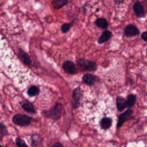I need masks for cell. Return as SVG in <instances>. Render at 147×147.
I'll list each match as a JSON object with an SVG mask.
<instances>
[{"instance_id": "1", "label": "cell", "mask_w": 147, "mask_h": 147, "mask_svg": "<svg viewBox=\"0 0 147 147\" xmlns=\"http://www.w3.org/2000/svg\"><path fill=\"white\" fill-rule=\"evenodd\" d=\"M78 64L81 71H94L97 69L96 63L89 60L80 59L78 61Z\"/></svg>"}, {"instance_id": "2", "label": "cell", "mask_w": 147, "mask_h": 147, "mask_svg": "<svg viewBox=\"0 0 147 147\" xmlns=\"http://www.w3.org/2000/svg\"><path fill=\"white\" fill-rule=\"evenodd\" d=\"M31 118L26 114H17L13 117V122L19 126H24L30 125L31 121Z\"/></svg>"}, {"instance_id": "3", "label": "cell", "mask_w": 147, "mask_h": 147, "mask_svg": "<svg viewBox=\"0 0 147 147\" xmlns=\"http://www.w3.org/2000/svg\"><path fill=\"white\" fill-rule=\"evenodd\" d=\"M82 93L79 87L76 88L72 93V105L74 108H77L80 104Z\"/></svg>"}, {"instance_id": "4", "label": "cell", "mask_w": 147, "mask_h": 147, "mask_svg": "<svg viewBox=\"0 0 147 147\" xmlns=\"http://www.w3.org/2000/svg\"><path fill=\"white\" fill-rule=\"evenodd\" d=\"M62 106L60 104H57L51 110L48 111L47 114V115L49 116L50 117L58 119L60 117L62 114Z\"/></svg>"}, {"instance_id": "5", "label": "cell", "mask_w": 147, "mask_h": 147, "mask_svg": "<svg viewBox=\"0 0 147 147\" xmlns=\"http://www.w3.org/2000/svg\"><path fill=\"white\" fill-rule=\"evenodd\" d=\"M133 9L135 15L137 17H140V18L145 17V12L143 6L140 2H137L133 5Z\"/></svg>"}, {"instance_id": "6", "label": "cell", "mask_w": 147, "mask_h": 147, "mask_svg": "<svg viewBox=\"0 0 147 147\" xmlns=\"http://www.w3.org/2000/svg\"><path fill=\"white\" fill-rule=\"evenodd\" d=\"M124 32L127 37L131 38L138 35L139 34V30L134 25L129 24L125 28Z\"/></svg>"}, {"instance_id": "7", "label": "cell", "mask_w": 147, "mask_h": 147, "mask_svg": "<svg viewBox=\"0 0 147 147\" xmlns=\"http://www.w3.org/2000/svg\"><path fill=\"white\" fill-rule=\"evenodd\" d=\"M132 118V111L130 109L126 110L125 112L120 115L118 118V122L117 124V127L119 128L124 122Z\"/></svg>"}, {"instance_id": "8", "label": "cell", "mask_w": 147, "mask_h": 147, "mask_svg": "<svg viewBox=\"0 0 147 147\" xmlns=\"http://www.w3.org/2000/svg\"><path fill=\"white\" fill-rule=\"evenodd\" d=\"M64 70L70 74H75L77 73V68L74 63L71 61H66L63 64Z\"/></svg>"}, {"instance_id": "9", "label": "cell", "mask_w": 147, "mask_h": 147, "mask_svg": "<svg viewBox=\"0 0 147 147\" xmlns=\"http://www.w3.org/2000/svg\"><path fill=\"white\" fill-rule=\"evenodd\" d=\"M82 79L83 81L87 85L92 86L97 82V78L92 74H87L83 77Z\"/></svg>"}, {"instance_id": "10", "label": "cell", "mask_w": 147, "mask_h": 147, "mask_svg": "<svg viewBox=\"0 0 147 147\" xmlns=\"http://www.w3.org/2000/svg\"><path fill=\"white\" fill-rule=\"evenodd\" d=\"M112 119L109 117H103L100 121V126L101 129L106 130L109 129L112 125Z\"/></svg>"}, {"instance_id": "11", "label": "cell", "mask_w": 147, "mask_h": 147, "mask_svg": "<svg viewBox=\"0 0 147 147\" xmlns=\"http://www.w3.org/2000/svg\"><path fill=\"white\" fill-rule=\"evenodd\" d=\"M116 104L117 109L119 111H122L124 109H125L127 106V102L122 97H118L116 99Z\"/></svg>"}, {"instance_id": "12", "label": "cell", "mask_w": 147, "mask_h": 147, "mask_svg": "<svg viewBox=\"0 0 147 147\" xmlns=\"http://www.w3.org/2000/svg\"><path fill=\"white\" fill-rule=\"evenodd\" d=\"M111 36H112V34L110 31H109L108 30L105 31L102 33L101 36L99 38V39L98 40L99 44H103L105 42H107L108 40H109L110 39Z\"/></svg>"}, {"instance_id": "13", "label": "cell", "mask_w": 147, "mask_h": 147, "mask_svg": "<svg viewBox=\"0 0 147 147\" xmlns=\"http://www.w3.org/2000/svg\"><path fill=\"white\" fill-rule=\"evenodd\" d=\"M95 25L102 29H106L108 27V23L107 20L103 18L97 19L95 21Z\"/></svg>"}, {"instance_id": "14", "label": "cell", "mask_w": 147, "mask_h": 147, "mask_svg": "<svg viewBox=\"0 0 147 147\" xmlns=\"http://www.w3.org/2000/svg\"><path fill=\"white\" fill-rule=\"evenodd\" d=\"M67 4V0H53L52 4L56 9H59Z\"/></svg>"}, {"instance_id": "15", "label": "cell", "mask_w": 147, "mask_h": 147, "mask_svg": "<svg viewBox=\"0 0 147 147\" xmlns=\"http://www.w3.org/2000/svg\"><path fill=\"white\" fill-rule=\"evenodd\" d=\"M40 92V89L38 87L33 86L28 90V95L30 97H35Z\"/></svg>"}, {"instance_id": "16", "label": "cell", "mask_w": 147, "mask_h": 147, "mask_svg": "<svg viewBox=\"0 0 147 147\" xmlns=\"http://www.w3.org/2000/svg\"><path fill=\"white\" fill-rule=\"evenodd\" d=\"M22 107L27 111L30 113H34L35 111V107L30 102H25L22 105Z\"/></svg>"}, {"instance_id": "17", "label": "cell", "mask_w": 147, "mask_h": 147, "mask_svg": "<svg viewBox=\"0 0 147 147\" xmlns=\"http://www.w3.org/2000/svg\"><path fill=\"white\" fill-rule=\"evenodd\" d=\"M20 55L21 56V58L24 61V62L26 64H31V60L30 57L29 56V55L28 54H27L26 53L24 52L23 51H21Z\"/></svg>"}, {"instance_id": "18", "label": "cell", "mask_w": 147, "mask_h": 147, "mask_svg": "<svg viewBox=\"0 0 147 147\" xmlns=\"http://www.w3.org/2000/svg\"><path fill=\"white\" fill-rule=\"evenodd\" d=\"M127 105L129 107L133 106L136 102V97L134 95H130L127 98Z\"/></svg>"}, {"instance_id": "19", "label": "cell", "mask_w": 147, "mask_h": 147, "mask_svg": "<svg viewBox=\"0 0 147 147\" xmlns=\"http://www.w3.org/2000/svg\"><path fill=\"white\" fill-rule=\"evenodd\" d=\"M73 21L71 22V23H66V24H64L62 27H61V30L63 32V33H67V32L69 31V30H70L71 26H72L73 24Z\"/></svg>"}, {"instance_id": "20", "label": "cell", "mask_w": 147, "mask_h": 147, "mask_svg": "<svg viewBox=\"0 0 147 147\" xmlns=\"http://www.w3.org/2000/svg\"><path fill=\"white\" fill-rule=\"evenodd\" d=\"M16 144L18 146H27V144L25 142L24 140H23L20 138H17L16 140Z\"/></svg>"}, {"instance_id": "21", "label": "cell", "mask_w": 147, "mask_h": 147, "mask_svg": "<svg viewBox=\"0 0 147 147\" xmlns=\"http://www.w3.org/2000/svg\"><path fill=\"white\" fill-rule=\"evenodd\" d=\"M0 129H1V137H2V135H5L7 133V130L5 128V126H4L3 125V124H1V128H0Z\"/></svg>"}, {"instance_id": "22", "label": "cell", "mask_w": 147, "mask_h": 147, "mask_svg": "<svg viewBox=\"0 0 147 147\" xmlns=\"http://www.w3.org/2000/svg\"><path fill=\"white\" fill-rule=\"evenodd\" d=\"M141 38L147 42V32H145L142 33V34L141 35Z\"/></svg>"}, {"instance_id": "23", "label": "cell", "mask_w": 147, "mask_h": 147, "mask_svg": "<svg viewBox=\"0 0 147 147\" xmlns=\"http://www.w3.org/2000/svg\"><path fill=\"white\" fill-rule=\"evenodd\" d=\"M53 146H62V145L59 142H56V143Z\"/></svg>"}, {"instance_id": "24", "label": "cell", "mask_w": 147, "mask_h": 147, "mask_svg": "<svg viewBox=\"0 0 147 147\" xmlns=\"http://www.w3.org/2000/svg\"><path fill=\"white\" fill-rule=\"evenodd\" d=\"M146 52H147V49H146Z\"/></svg>"}]
</instances>
